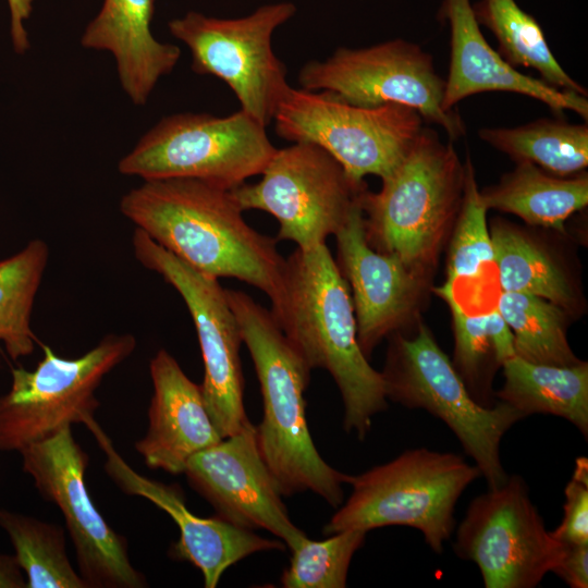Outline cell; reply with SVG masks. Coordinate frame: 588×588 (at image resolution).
Segmentation results:
<instances>
[{
  "mask_svg": "<svg viewBox=\"0 0 588 588\" xmlns=\"http://www.w3.org/2000/svg\"><path fill=\"white\" fill-rule=\"evenodd\" d=\"M122 215L197 271L262 291L278 319L286 258L278 241L253 229L231 191L186 177L144 181L120 201Z\"/></svg>",
  "mask_w": 588,
  "mask_h": 588,
  "instance_id": "obj_1",
  "label": "cell"
},
{
  "mask_svg": "<svg viewBox=\"0 0 588 588\" xmlns=\"http://www.w3.org/2000/svg\"><path fill=\"white\" fill-rule=\"evenodd\" d=\"M277 321L311 370L332 376L344 405L343 427L364 440L388 399L381 372L359 346L350 287L326 243L296 248L286 258Z\"/></svg>",
  "mask_w": 588,
  "mask_h": 588,
  "instance_id": "obj_2",
  "label": "cell"
},
{
  "mask_svg": "<svg viewBox=\"0 0 588 588\" xmlns=\"http://www.w3.org/2000/svg\"><path fill=\"white\" fill-rule=\"evenodd\" d=\"M225 293L260 384L264 416L256 437L264 462L282 495L311 491L339 507L343 503V485L352 476L331 467L311 439L304 399L311 369L271 309L245 292Z\"/></svg>",
  "mask_w": 588,
  "mask_h": 588,
  "instance_id": "obj_3",
  "label": "cell"
},
{
  "mask_svg": "<svg viewBox=\"0 0 588 588\" xmlns=\"http://www.w3.org/2000/svg\"><path fill=\"white\" fill-rule=\"evenodd\" d=\"M465 175L452 143L424 126L381 188L363 194L368 244L430 278L458 216Z\"/></svg>",
  "mask_w": 588,
  "mask_h": 588,
  "instance_id": "obj_4",
  "label": "cell"
},
{
  "mask_svg": "<svg viewBox=\"0 0 588 588\" xmlns=\"http://www.w3.org/2000/svg\"><path fill=\"white\" fill-rule=\"evenodd\" d=\"M479 468L451 452L407 450L352 476V493L323 527L324 535L385 526L418 529L429 548L443 551L455 528V506Z\"/></svg>",
  "mask_w": 588,
  "mask_h": 588,
  "instance_id": "obj_5",
  "label": "cell"
},
{
  "mask_svg": "<svg viewBox=\"0 0 588 588\" xmlns=\"http://www.w3.org/2000/svg\"><path fill=\"white\" fill-rule=\"evenodd\" d=\"M389 339L381 372L387 399L440 418L474 460L488 488L501 486L509 477L501 463V440L526 416L501 401L491 407L478 403L424 323L412 336L399 332Z\"/></svg>",
  "mask_w": 588,
  "mask_h": 588,
  "instance_id": "obj_6",
  "label": "cell"
},
{
  "mask_svg": "<svg viewBox=\"0 0 588 588\" xmlns=\"http://www.w3.org/2000/svg\"><path fill=\"white\" fill-rule=\"evenodd\" d=\"M277 148L247 112L217 117L176 113L162 118L118 163L144 181L195 179L232 191L261 174Z\"/></svg>",
  "mask_w": 588,
  "mask_h": 588,
  "instance_id": "obj_7",
  "label": "cell"
},
{
  "mask_svg": "<svg viewBox=\"0 0 588 588\" xmlns=\"http://www.w3.org/2000/svg\"><path fill=\"white\" fill-rule=\"evenodd\" d=\"M273 121L280 137L319 146L358 182L370 174L389 176L424 127L420 114L405 106H356L328 91L291 86Z\"/></svg>",
  "mask_w": 588,
  "mask_h": 588,
  "instance_id": "obj_8",
  "label": "cell"
},
{
  "mask_svg": "<svg viewBox=\"0 0 588 588\" xmlns=\"http://www.w3.org/2000/svg\"><path fill=\"white\" fill-rule=\"evenodd\" d=\"M135 348L133 334L112 333L79 357L63 358L42 345L35 369L12 368L10 389L0 395V451L19 452L93 417L97 388Z\"/></svg>",
  "mask_w": 588,
  "mask_h": 588,
  "instance_id": "obj_9",
  "label": "cell"
},
{
  "mask_svg": "<svg viewBox=\"0 0 588 588\" xmlns=\"http://www.w3.org/2000/svg\"><path fill=\"white\" fill-rule=\"evenodd\" d=\"M296 11L290 1L267 3L236 19L188 11L168 27L189 49L193 71L226 83L241 109L267 127L290 87L286 68L272 50V34Z\"/></svg>",
  "mask_w": 588,
  "mask_h": 588,
  "instance_id": "obj_10",
  "label": "cell"
},
{
  "mask_svg": "<svg viewBox=\"0 0 588 588\" xmlns=\"http://www.w3.org/2000/svg\"><path fill=\"white\" fill-rule=\"evenodd\" d=\"M259 182L231 193L241 209L262 210L279 222L277 241L303 250L324 244L346 222L367 188L326 150L309 143L277 149Z\"/></svg>",
  "mask_w": 588,
  "mask_h": 588,
  "instance_id": "obj_11",
  "label": "cell"
},
{
  "mask_svg": "<svg viewBox=\"0 0 588 588\" xmlns=\"http://www.w3.org/2000/svg\"><path fill=\"white\" fill-rule=\"evenodd\" d=\"M302 88L328 91L364 107L387 103L412 108L439 125L451 140L465 135L462 117L443 108L444 79L432 56L417 44L397 38L364 48H338L323 61L305 63Z\"/></svg>",
  "mask_w": 588,
  "mask_h": 588,
  "instance_id": "obj_12",
  "label": "cell"
},
{
  "mask_svg": "<svg viewBox=\"0 0 588 588\" xmlns=\"http://www.w3.org/2000/svg\"><path fill=\"white\" fill-rule=\"evenodd\" d=\"M136 260L176 290L193 319L204 362L200 384L208 414L220 437L241 431L249 421L244 406L243 343L236 317L218 279L206 275L135 229Z\"/></svg>",
  "mask_w": 588,
  "mask_h": 588,
  "instance_id": "obj_13",
  "label": "cell"
},
{
  "mask_svg": "<svg viewBox=\"0 0 588 588\" xmlns=\"http://www.w3.org/2000/svg\"><path fill=\"white\" fill-rule=\"evenodd\" d=\"M454 550L478 566L486 588H534L554 572L566 544L547 530L525 480L512 475L470 502Z\"/></svg>",
  "mask_w": 588,
  "mask_h": 588,
  "instance_id": "obj_14",
  "label": "cell"
},
{
  "mask_svg": "<svg viewBox=\"0 0 588 588\" xmlns=\"http://www.w3.org/2000/svg\"><path fill=\"white\" fill-rule=\"evenodd\" d=\"M22 469L36 489L61 511L88 588H143L147 580L130 560L126 539L114 531L87 491L88 455L65 427L19 451Z\"/></svg>",
  "mask_w": 588,
  "mask_h": 588,
  "instance_id": "obj_15",
  "label": "cell"
},
{
  "mask_svg": "<svg viewBox=\"0 0 588 588\" xmlns=\"http://www.w3.org/2000/svg\"><path fill=\"white\" fill-rule=\"evenodd\" d=\"M183 474L222 519L249 530L266 529L291 551L307 538L289 516L252 422L193 455Z\"/></svg>",
  "mask_w": 588,
  "mask_h": 588,
  "instance_id": "obj_16",
  "label": "cell"
},
{
  "mask_svg": "<svg viewBox=\"0 0 588 588\" xmlns=\"http://www.w3.org/2000/svg\"><path fill=\"white\" fill-rule=\"evenodd\" d=\"M334 236V260L350 287L358 343L369 358L383 339L402 332L416 318L429 278L368 244L362 200Z\"/></svg>",
  "mask_w": 588,
  "mask_h": 588,
  "instance_id": "obj_17",
  "label": "cell"
},
{
  "mask_svg": "<svg viewBox=\"0 0 588 588\" xmlns=\"http://www.w3.org/2000/svg\"><path fill=\"white\" fill-rule=\"evenodd\" d=\"M84 425L95 436L106 455L105 470L128 495L143 497L163 510L177 525L180 537L169 549V555L197 567L206 588L217 587L223 573L248 555L271 550H284L282 540L267 539L253 530L237 527L218 515L200 517L192 513L176 485H166L135 471L117 452L109 436L94 417Z\"/></svg>",
  "mask_w": 588,
  "mask_h": 588,
  "instance_id": "obj_18",
  "label": "cell"
},
{
  "mask_svg": "<svg viewBox=\"0 0 588 588\" xmlns=\"http://www.w3.org/2000/svg\"><path fill=\"white\" fill-rule=\"evenodd\" d=\"M440 16L450 26V66L444 79L443 108L482 93H513L543 102L552 111H573L588 119L587 96L562 90L525 75L507 63L482 35L470 0H443Z\"/></svg>",
  "mask_w": 588,
  "mask_h": 588,
  "instance_id": "obj_19",
  "label": "cell"
},
{
  "mask_svg": "<svg viewBox=\"0 0 588 588\" xmlns=\"http://www.w3.org/2000/svg\"><path fill=\"white\" fill-rule=\"evenodd\" d=\"M152 396L148 429L134 448L149 468L183 474L189 458L218 443L200 384L192 381L176 359L160 348L149 363Z\"/></svg>",
  "mask_w": 588,
  "mask_h": 588,
  "instance_id": "obj_20",
  "label": "cell"
},
{
  "mask_svg": "<svg viewBox=\"0 0 588 588\" xmlns=\"http://www.w3.org/2000/svg\"><path fill=\"white\" fill-rule=\"evenodd\" d=\"M156 0H103L81 37L86 49L107 51L115 61L120 84L137 106H144L159 79L170 74L181 57L176 45L151 33Z\"/></svg>",
  "mask_w": 588,
  "mask_h": 588,
  "instance_id": "obj_21",
  "label": "cell"
},
{
  "mask_svg": "<svg viewBox=\"0 0 588 588\" xmlns=\"http://www.w3.org/2000/svg\"><path fill=\"white\" fill-rule=\"evenodd\" d=\"M490 235L501 291L540 296L573 319L584 311V296L564 255L529 228L502 218L491 221Z\"/></svg>",
  "mask_w": 588,
  "mask_h": 588,
  "instance_id": "obj_22",
  "label": "cell"
},
{
  "mask_svg": "<svg viewBox=\"0 0 588 588\" xmlns=\"http://www.w3.org/2000/svg\"><path fill=\"white\" fill-rule=\"evenodd\" d=\"M486 208L513 213L529 226L565 234V221L588 204V175L551 174L530 162H517L500 181L480 191Z\"/></svg>",
  "mask_w": 588,
  "mask_h": 588,
  "instance_id": "obj_23",
  "label": "cell"
},
{
  "mask_svg": "<svg viewBox=\"0 0 588 588\" xmlns=\"http://www.w3.org/2000/svg\"><path fill=\"white\" fill-rule=\"evenodd\" d=\"M504 382L494 394L522 412L549 414L572 422L588 436V364L556 366L513 356L502 364Z\"/></svg>",
  "mask_w": 588,
  "mask_h": 588,
  "instance_id": "obj_24",
  "label": "cell"
},
{
  "mask_svg": "<svg viewBox=\"0 0 588 588\" xmlns=\"http://www.w3.org/2000/svg\"><path fill=\"white\" fill-rule=\"evenodd\" d=\"M448 304L453 323V365L471 396L491 407L492 379L502 364L515 356L513 333L497 306L479 314L465 310L452 289L442 284L433 289Z\"/></svg>",
  "mask_w": 588,
  "mask_h": 588,
  "instance_id": "obj_25",
  "label": "cell"
},
{
  "mask_svg": "<svg viewBox=\"0 0 588 588\" xmlns=\"http://www.w3.org/2000/svg\"><path fill=\"white\" fill-rule=\"evenodd\" d=\"M480 139L517 162H530L558 175L573 176L588 166V125L538 119L514 127H482Z\"/></svg>",
  "mask_w": 588,
  "mask_h": 588,
  "instance_id": "obj_26",
  "label": "cell"
},
{
  "mask_svg": "<svg viewBox=\"0 0 588 588\" xmlns=\"http://www.w3.org/2000/svg\"><path fill=\"white\" fill-rule=\"evenodd\" d=\"M473 10L478 24L497 38V51L507 63L535 70L555 88L587 96V89L568 75L552 53L539 23L515 0H480Z\"/></svg>",
  "mask_w": 588,
  "mask_h": 588,
  "instance_id": "obj_27",
  "label": "cell"
},
{
  "mask_svg": "<svg viewBox=\"0 0 588 588\" xmlns=\"http://www.w3.org/2000/svg\"><path fill=\"white\" fill-rule=\"evenodd\" d=\"M495 306L513 333L516 356L556 366L581 362L567 340L574 319L561 306L537 295L503 291Z\"/></svg>",
  "mask_w": 588,
  "mask_h": 588,
  "instance_id": "obj_28",
  "label": "cell"
},
{
  "mask_svg": "<svg viewBox=\"0 0 588 588\" xmlns=\"http://www.w3.org/2000/svg\"><path fill=\"white\" fill-rule=\"evenodd\" d=\"M48 260V244L40 238L0 260V343L13 360L35 351L32 314Z\"/></svg>",
  "mask_w": 588,
  "mask_h": 588,
  "instance_id": "obj_29",
  "label": "cell"
},
{
  "mask_svg": "<svg viewBox=\"0 0 588 588\" xmlns=\"http://www.w3.org/2000/svg\"><path fill=\"white\" fill-rule=\"evenodd\" d=\"M0 528L14 549L26 588H88L70 562L60 525L0 509Z\"/></svg>",
  "mask_w": 588,
  "mask_h": 588,
  "instance_id": "obj_30",
  "label": "cell"
},
{
  "mask_svg": "<svg viewBox=\"0 0 588 588\" xmlns=\"http://www.w3.org/2000/svg\"><path fill=\"white\" fill-rule=\"evenodd\" d=\"M465 168L464 196L450 235L446 281L443 283L451 289H454L462 281L478 279L483 268L493 264L494 259L487 221L488 209L481 201L480 189L469 156L465 161Z\"/></svg>",
  "mask_w": 588,
  "mask_h": 588,
  "instance_id": "obj_31",
  "label": "cell"
},
{
  "mask_svg": "<svg viewBox=\"0 0 588 588\" xmlns=\"http://www.w3.org/2000/svg\"><path fill=\"white\" fill-rule=\"evenodd\" d=\"M365 531L344 530L324 540L306 538L292 550L290 565L281 576L285 588H344L355 552L363 546Z\"/></svg>",
  "mask_w": 588,
  "mask_h": 588,
  "instance_id": "obj_32",
  "label": "cell"
},
{
  "mask_svg": "<svg viewBox=\"0 0 588 588\" xmlns=\"http://www.w3.org/2000/svg\"><path fill=\"white\" fill-rule=\"evenodd\" d=\"M564 515L561 524L551 531L565 544L588 543V460L575 461L573 475L565 489Z\"/></svg>",
  "mask_w": 588,
  "mask_h": 588,
  "instance_id": "obj_33",
  "label": "cell"
},
{
  "mask_svg": "<svg viewBox=\"0 0 588 588\" xmlns=\"http://www.w3.org/2000/svg\"><path fill=\"white\" fill-rule=\"evenodd\" d=\"M553 573L572 588H587L588 543L566 544L565 553Z\"/></svg>",
  "mask_w": 588,
  "mask_h": 588,
  "instance_id": "obj_34",
  "label": "cell"
},
{
  "mask_svg": "<svg viewBox=\"0 0 588 588\" xmlns=\"http://www.w3.org/2000/svg\"><path fill=\"white\" fill-rule=\"evenodd\" d=\"M10 13V38L13 50L23 54L29 49L25 23L30 17L34 0H7Z\"/></svg>",
  "mask_w": 588,
  "mask_h": 588,
  "instance_id": "obj_35",
  "label": "cell"
},
{
  "mask_svg": "<svg viewBox=\"0 0 588 588\" xmlns=\"http://www.w3.org/2000/svg\"><path fill=\"white\" fill-rule=\"evenodd\" d=\"M0 588H26V578L14 555L0 554Z\"/></svg>",
  "mask_w": 588,
  "mask_h": 588,
  "instance_id": "obj_36",
  "label": "cell"
}]
</instances>
